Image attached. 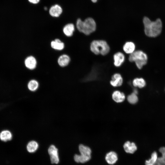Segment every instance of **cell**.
I'll return each mask as SVG.
<instances>
[{"label":"cell","instance_id":"1","mask_svg":"<svg viewBox=\"0 0 165 165\" xmlns=\"http://www.w3.org/2000/svg\"><path fill=\"white\" fill-rule=\"evenodd\" d=\"M143 23L145 33L147 36L155 37L160 34L162 24L160 19L158 18L155 21H152L148 17H145L143 19Z\"/></svg>","mask_w":165,"mask_h":165},{"label":"cell","instance_id":"2","mask_svg":"<svg viewBox=\"0 0 165 165\" xmlns=\"http://www.w3.org/2000/svg\"><path fill=\"white\" fill-rule=\"evenodd\" d=\"M76 26L78 30L86 35H88L95 32L97 29L95 20L92 17H88L84 21L81 19L77 20Z\"/></svg>","mask_w":165,"mask_h":165},{"label":"cell","instance_id":"3","mask_svg":"<svg viewBox=\"0 0 165 165\" xmlns=\"http://www.w3.org/2000/svg\"><path fill=\"white\" fill-rule=\"evenodd\" d=\"M90 51L96 55L105 56L108 54L110 50V47L105 40L96 39L92 41L90 43Z\"/></svg>","mask_w":165,"mask_h":165},{"label":"cell","instance_id":"4","mask_svg":"<svg viewBox=\"0 0 165 165\" xmlns=\"http://www.w3.org/2000/svg\"><path fill=\"white\" fill-rule=\"evenodd\" d=\"M128 60L130 62H134L138 68L141 69L147 64L148 57L143 51L137 50L130 55Z\"/></svg>","mask_w":165,"mask_h":165},{"label":"cell","instance_id":"5","mask_svg":"<svg viewBox=\"0 0 165 165\" xmlns=\"http://www.w3.org/2000/svg\"><path fill=\"white\" fill-rule=\"evenodd\" d=\"M80 155L75 154L74 156L75 161L77 163H83L89 161L91 158V151L88 147L80 144L79 147Z\"/></svg>","mask_w":165,"mask_h":165},{"label":"cell","instance_id":"6","mask_svg":"<svg viewBox=\"0 0 165 165\" xmlns=\"http://www.w3.org/2000/svg\"><path fill=\"white\" fill-rule=\"evenodd\" d=\"M48 152L50 156L51 163L57 164L59 161L57 148L53 145L50 146L48 149Z\"/></svg>","mask_w":165,"mask_h":165},{"label":"cell","instance_id":"7","mask_svg":"<svg viewBox=\"0 0 165 165\" xmlns=\"http://www.w3.org/2000/svg\"><path fill=\"white\" fill-rule=\"evenodd\" d=\"M113 64L116 67H120L124 63L125 60L124 54L121 52L118 51L113 55Z\"/></svg>","mask_w":165,"mask_h":165},{"label":"cell","instance_id":"8","mask_svg":"<svg viewBox=\"0 0 165 165\" xmlns=\"http://www.w3.org/2000/svg\"><path fill=\"white\" fill-rule=\"evenodd\" d=\"M123 82V79L121 75L116 73L112 76L110 84L113 87H119L122 85Z\"/></svg>","mask_w":165,"mask_h":165},{"label":"cell","instance_id":"9","mask_svg":"<svg viewBox=\"0 0 165 165\" xmlns=\"http://www.w3.org/2000/svg\"><path fill=\"white\" fill-rule=\"evenodd\" d=\"M63 9L58 4L52 6L49 9V13L50 15L54 17H59L62 13Z\"/></svg>","mask_w":165,"mask_h":165},{"label":"cell","instance_id":"10","mask_svg":"<svg viewBox=\"0 0 165 165\" xmlns=\"http://www.w3.org/2000/svg\"><path fill=\"white\" fill-rule=\"evenodd\" d=\"M37 62L36 58L33 56H29L25 59L24 64L26 67L30 70H33L36 67Z\"/></svg>","mask_w":165,"mask_h":165},{"label":"cell","instance_id":"11","mask_svg":"<svg viewBox=\"0 0 165 165\" xmlns=\"http://www.w3.org/2000/svg\"><path fill=\"white\" fill-rule=\"evenodd\" d=\"M135 45L133 42L127 41L124 44L122 48L124 53L130 55L135 51Z\"/></svg>","mask_w":165,"mask_h":165},{"label":"cell","instance_id":"12","mask_svg":"<svg viewBox=\"0 0 165 165\" xmlns=\"http://www.w3.org/2000/svg\"><path fill=\"white\" fill-rule=\"evenodd\" d=\"M112 97L113 101L117 103L123 102L126 98L124 93L119 90L113 92L112 95Z\"/></svg>","mask_w":165,"mask_h":165},{"label":"cell","instance_id":"13","mask_svg":"<svg viewBox=\"0 0 165 165\" xmlns=\"http://www.w3.org/2000/svg\"><path fill=\"white\" fill-rule=\"evenodd\" d=\"M75 31V27L72 23H68L65 25L63 29L64 34L67 36H72Z\"/></svg>","mask_w":165,"mask_h":165},{"label":"cell","instance_id":"14","mask_svg":"<svg viewBox=\"0 0 165 165\" xmlns=\"http://www.w3.org/2000/svg\"><path fill=\"white\" fill-rule=\"evenodd\" d=\"M70 60V57L68 55L64 54L59 57L57 62L60 66L63 67L67 66L69 63Z\"/></svg>","mask_w":165,"mask_h":165},{"label":"cell","instance_id":"15","mask_svg":"<svg viewBox=\"0 0 165 165\" xmlns=\"http://www.w3.org/2000/svg\"><path fill=\"white\" fill-rule=\"evenodd\" d=\"M123 146L125 151L128 153L133 154L137 149V147L135 144L128 141L124 144Z\"/></svg>","mask_w":165,"mask_h":165},{"label":"cell","instance_id":"16","mask_svg":"<svg viewBox=\"0 0 165 165\" xmlns=\"http://www.w3.org/2000/svg\"><path fill=\"white\" fill-rule=\"evenodd\" d=\"M12 138V134L9 130H4L0 133V140L2 141L6 142L11 141Z\"/></svg>","mask_w":165,"mask_h":165},{"label":"cell","instance_id":"17","mask_svg":"<svg viewBox=\"0 0 165 165\" xmlns=\"http://www.w3.org/2000/svg\"><path fill=\"white\" fill-rule=\"evenodd\" d=\"M105 159L108 164H113L116 163L118 157L115 152L111 151L106 154Z\"/></svg>","mask_w":165,"mask_h":165},{"label":"cell","instance_id":"18","mask_svg":"<svg viewBox=\"0 0 165 165\" xmlns=\"http://www.w3.org/2000/svg\"><path fill=\"white\" fill-rule=\"evenodd\" d=\"M51 47L53 49L58 50H63L64 47V44L58 38L55 39L51 42Z\"/></svg>","mask_w":165,"mask_h":165},{"label":"cell","instance_id":"19","mask_svg":"<svg viewBox=\"0 0 165 165\" xmlns=\"http://www.w3.org/2000/svg\"><path fill=\"white\" fill-rule=\"evenodd\" d=\"M161 153V157L157 158L154 165H165V147H161L159 149Z\"/></svg>","mask_w":165,"mask_h":165},{"label":"cell","instance_id":"20","mask_svg":"<svg viewBox=\"0 0 165 165\" xmlns=\"http://www.w3.org/2000/svg\"><path fill=\"white\" fill-rule=\"evenodd\" d=\"M38 145L37 142L34 141H30L27 146V151L30 153L35 152L38 148Z\"/></svg>","mask_w":165,"mask_h":165},{"label":"cell","instance_id":"21","mask_svg":"<svg viewBox=\"0 0 165 165\" xmlns=\"http://www.w3.org/2000/svg\"><path fill=\"white\" fill-rule=\"evenodd\" d=\"M132 84L134 86L141 88L145 86L146 82L143 78H137L133 80Z\"/></svg>","mask_w":165,"mask_h":165},{"label":"cell","instance_id":"22","mask_svg":"<svg viewBox=\"0 0 165 165\" xmlns=\"http://www.w3.org/2000/svg\"><path fill=\"white\" fill-rule=\"evenodd\" d=\"M39 84L38 82L35 79L30 80L28 84V89L31 91H35L38 87Z\"/></svg>","mask_w":165,"mask_h":165},{"label":"cell","instance_id":"23","mask_svg":"<svg viewBox=\"0 0 165 165\" xmlns=\"http://www.w3.org/2000/svg\"><path fill=\"white\" fill-rule=\"evenodd\" d=\"M157 152L154 151L151 154V158L148 160L145 161V165H154L157 159Z\"/></svg>","mask_w":165,"mask_h":165},{"label":"cell","instance_id":"24","mask_svg":"<svg viewBox=\"0 0 165 165\" xmlns=\"http://www.w3.org/2000/svg\"><path fill=\"white\" fill-rule=\"evenodd\" d=\"M127 99L128 101L132 104H135L138 101V98L137 94L133 92L129 95Z\"/></svg>","mask_w":165,"mask_h":165},{"label":"cell","instance_id":"25","mask_svg":"<svg viewBox=\"0 0 165 165\" xmlns=\"http://www.w3.org/2000/svg\"><path fill=\"white\" fill-rule=\"evenodd\" d=\"M40 0H28V1L31 3L36 4H38Z\"/></svg>","mask_w":165,"mask_h":165},{"label":"cell","instance_id":"26","mask_svg":"<svg viewBox=\"0 0 165 165\" xmlns=\"http://www.w3.org/2000/svg\"><path fill=\"white\" fill-rule=\"evenodd\" d=\"M91 1L92 2L94 3H95L97 1V0H91Z\"/></svg>","mask_w":165,"mask_h":165},{"label":"cell","instance_id":"27","mask_svg":"<svg viewBox=\"0 0 165 165\" xmlns=\"http://www.w3.org/2000/svg\"><path fill=\"white\" fill-rule=\"evenodd\" d=\"M44 9L45 10H47V7H44Z\"/></svg>","mask_w":165,"mask_h":165}]
</instances>
